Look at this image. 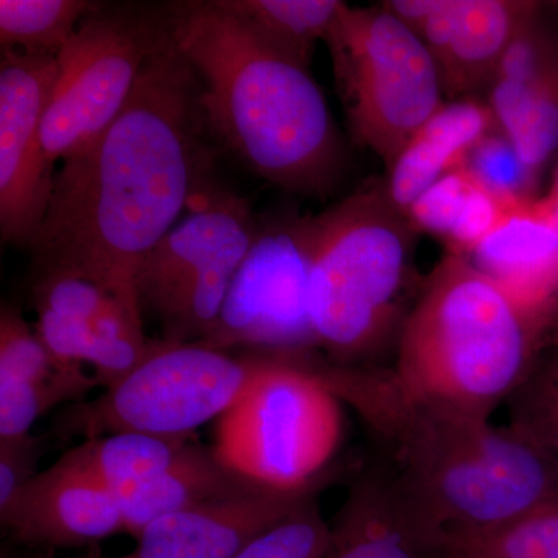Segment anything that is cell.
I'll use <instances>...</instances> for the list:
<instances>
[{
    "mask_svg": "<svg viewBox=\"0 0 558 558\" xmlns=\"http://www.w3.org/2000/svg\"><path fill=\"white\" fill-rule=\"evenodd\" d=\"M322 234V213L284 211L259 219L258 233L231 282L205 347L306 351L317 347L307 312V281Z\"/></svg>",
    "mask_w": 558,
    "mask_h": 558,
    "instance_id": "cell-11",
    "label": "cell"
},
{
    "mask_svg": "<svg viewBox=\"0 0 558 558\" xmlns=\"http://www.w3.org/2000/svg\"><path fill=\"white\" fill-rule=\"evenodd\" d=\"M3 532L28 550L97 548L124 532L119 501L62 454L0 509Z\"/></svg>",
    "mask_w": 558,
    "mask_h": 558,
    "instance_id": "cell-14",
    "label": "cell"
},
{
    "mask_svg": "<svg viewBox=\"0 0 558 558\" xmlns=\"http://www.w3.org/2000/svg\"><path fill=\"white\" fill-rule=\"evenodd\" d=\"M553 323H556V326L558 329V303H557L556 312H554Z\"/></svg>",
    "mask_w": 558,
    "mask_h": 558,
    "instance_id": "cell-36",
    "label": "cell"
},
{
    "mask_svg": "<svg viewBox=\"0 0 558 558\" xmlns=\"http://www.w3.org/2000/svg\"><path fill=\"white\" fill-rule=\"evenodd\" d=\"M315 492L264 490L161 517L135 537V548L108 558H234Z\"/></svg>",
    "mask_w": 558,
    "mask_h": 558,
    "instance_id": "cell-16",
    "label": "cell"
},
{
    "mask_svg": "<svg viewBox=\"0 0 558 558\" xmlns=\"http://www.w3.org/2000/svg\"><path fill=\"white\" fill-rule=\"evenodd\" d=\"M311 366L359 414L400 494L442 531L499 526L558 497L556 465L509 427L425 402L391 369Z\"/></svg>",
    "mask_w": 558,
    "mask_h": 558,
    "instance_id": "cell-2",
    "label": "cell"
},
{
    "mask_svg": "<svg viewBox=\"0 0 558 558\" xmlns=\"http://www.w3.org/2000/svg\"><path fill=\"white\" fill-rule=\"evenodd\" d=\"M349 130L387 172L446 102L427 47L380 5L341 3L325 39Z\"/></svg>",
    "mask_w": 558,
    "mask_h": 558,
    "instance_id": "cell-8",
    "label": "cell"
},
{
    "mask_svg": "<svg viewBox=\"0 0 558 558\" xmlns=\"http://www.w3.org/2000/svg\"><path fill=\"white\" fill-rule=\"evenodd\" d=\"M529 172L539 180L558 153V47L508 137Z\"/></svg>",
    "mask_w": 558,
    "mask_h": 558,
    "instance_id": "cell-28",
    "label": "cell"
},
{
    "mask_svg": "<svg viewBox=\"0 0 558 558\" xmlns=\"http://www.w3.org/2000/svg\"><path fill=\"white\" fill-rule=\"evenodd\" d=\"M542 9L532 0H435L417 36L435 62L446 101L487 92L510 43Z\"/></svg>",
    "mask_w": 558,
    "mask_h": 558,
    "instance_id": "cell-15",
    "label": "cell"
},
{
    "mask_svg": "<svg viewBox=\"0 0 558 558\" xmlns=\"http://www.w3.org/2000/svg\"><path fill=\"white\" fill-rule=\"evenodd\" d=\"M274 351L231 354L202 343L165 341L100 396L70 403L51 436L89 440L116 433L191 438L222 417L270 365Z\"/></svg>",
    "mask_w": 558,
    "mask_h": 558,
    "instance_id": "cell-7",
    "label": "cell"
},
{
    "mask_svg": "<svg viewBox=\"0 0 558 558\" xmlns=\"http://www.w3.org/2000/svg\"><path fill=\"white\" fill-rule=\"evenodd\" d=\"M330 524L312 498L260 534L234 558H325Z\"/></svg>",
    "mask_w": 558,
    "mask_h": 558,
    "instance_id": "cell-29",
    "label": "cell"
},
{
    "mask_svg": "<svg viewBox=\"0 0 558 558\" xmlns=\"http://www.w3.org/2000/svg\"><path fill=\"white\" fill-rule=\"evenodd\" d=\"M508 403L509 428L558 469V354L537 360Z\"/></svg>",
    "mask_w": 558,
    "mask_h": 558,
    "instance_id": "cell-27",
    "label": "cell"
},
{
    "mask_svg": "<svg viewBox=\"0 0 558 558\" xmlns=\"http://www.w3.org/2000/svg\"><path fill=\"white\" fill-rule=\"evenodd\" d=\"M191 438H161L145 433H116L83 440L64 457L100 481L113 495L157 478L174 464Z\"/></svg>",
    "mask_w": 558,
    "mask_h": 558,
    "instance_id": "cell-21",
    "label": "cell"
},
{
    "mask_svg": "<svg viewBox=\"0 0 558 558\" xmlns=\"http://www.w3.org/2000/svg\"><path fill=\"white\" fill-rule=\"evenodd\" d=\"M0 379L64 389L78 402L86 400L90 389L100 387L83 366L54 359L36 329L5 303L0 310Z\"/></svg>",
    "mask_w": 558,
    "mask_h": 558,
    "instance_id": "cell-26",
    "label": "cell"
},
{
    "mask_svg": "<svg viewBox=\"0 0 558 558\" xmlns=\"http://www.w3.org/2000/svg\"><path fill=\"white\" fill-rule=\"evenodd\" d=\"M480 185V180L465 168L440 179L410 208L409 219L414 230L435 234L446 242Z\"/></svg>",
    "mask_w": 558,
    "mask_h": 558,
    "instance_id": "cell-31",
    "label": "cell"
},
{
    "mask_svg": "<svg viewBox=\"0 0 558 558\" xmlns=\"http://www.w3.org/2000/svg\"><path fill=\"white\" fill-rule=\"evenodd\" d=\"M549 325L449 253L422 282L391 371L416 398L488 421L534 368Z\"/></svg>",
    "mask_w": 558,
    "mask_h": 558,
    "instance_id": "cell-4",
    "label": "cell"
},
{
    "mask_svg": "<svg viewBox=\"0 0 558 558\" xmlns=\"http://www.w3.org/2000/svg\"><path fill=\"white\" fill-rule=\"evenodd\" d=\"M189 208L135 274L140 310L159 319L171 343H201L213 332L259 227L247 201L216 186Z\"/></svg>",
    "mask_w": 558,
    "mask_h": 558,
    "instance_id": "cell-9",
    "label": "cell"
},
{
    "mask_svg": "<svg viewBox=\"0 0 558 558\" xmlns=\"http://www.w3.org/2000/svg\"><path fill=\"white\" fill-rule=\"evenodd\" d=\"M543 11L545 3L510 43L488 86V108L506 137L519 123L529 94L556 54L558 31L545 21Z\"/></svg>",
    "mask_w": 558,
    "mask_h": 558,
    "instance_id": "cell-23",
    "label": "cell"
},
{
    "mask_svg": "<svg viewBox=\"0 0 558 558\" xmlns=\"http://www.w3.org/2000/svg\"><path fill=\"white\" fill-rule=\"evenodd\" d=\"M446 558H558V497L483 531H444Z\"/></svg>",
    "mask_w": 558,
    "mask_h": 558,
    "instance_id": "cell-24",
    "label": "cell"
},
{
    "mask_svg": "<svg viewBox=\"0 0 558 558\" xmlns=\"http://www.w3.org/2000/svg\"><path fill=\"white\" fill-rule=\"evenodd\" d=\"M196 72L208 128L278 189L325 199L339 186L347 149L310 69L260 40L218 0L161 9Z\"/></svg>",
    "mask_w": 558,
    "mask_h": 558,
    "instance_id": "cell-3",
    "label": "cell"
},
{
    "mask_svg": "<svg viewBox=\"0 0 558 558\" xmlns=\"http://www.w3.org/2000/svg\"><path fill=\"white\" fill-rule=\"evenodd\" d=\"M462 168L472 172L488 191L506 199H537L538 180L524 167L512 142L499 131L481 138Z\"/></svg>",
    "mask_w": 558,
    "mask_h": 558,
    "instance_id": "cell-30",
    "label": "cell"
},
{
    "mask_svg": "<svg viewBox=\"0 0 558 558\" xmlns=\"http://www.w3.org/2000/svg\"><path fill=\"white\" fill-rule=\"evenodd\" d=\"M537 208L539 215L543 216L550 226L558 231V168L554 174L553 185L546 196L538 197Z\"/></svg>",
    "mask_w": 558,
    "mask_h": 558,
    "instance_id": "cell-33",
    "label": "cell"
},
{
    "mask_svg": "<svg viewBox=\"0 0 558 558\" xmlns=\"http://www.w3.org/2000/svg\"><path fill=\"white\" fill-rule=\"evenodd\" d=\"M537 199L469 259L521 306L553 323L558 303V231L539 215Z\"/></svg>",
    "mask_w": 558,
    "mask_h": 558,
    "instance_id": "cell-19",
    "label": "cell"
},
{
    "mask_svg": "<svg viewBox=\"0 0 558 558\" xmlns=\"http://www.w3.org/2000/svg\"><path fill=\"white\" fill-rule=\"evenodd\" d=\"M35 329L54 359L94 366L98 385L123 379L163 340L143 329L138 296L69 270H36L32 288Z\"/></svg>",
    "mask_w": 558,
    "mask_h": 558,
    "instance_id": "cell-12",
    "label": "cell"
},
{
    "mask_svg": "<svg viewBox=\"0 0 558 558\" xmlns=\"http://www.w3.org/2000/svg\"><path fill=\"white\" fill-rule=\"evenodd\" d=\"M101 7L87 0H0L2 51L57 58Z\"/></svg>",
    "mask_w": 558,
    "mask_h": 558,
    "instance_id": "cell-25",
    "label": "cell"
},
{
    "mask_svg": "<svg viewBox=\"0 0 558 558\" xmlns=\"http://www.w3.org/2000/svg\"><path fill=\"white\" fill-rule=\"evenodd\" d=\"M341 405L306 351H274L266 371L219 417L213 449L260 486L318 490L343 439Z\"/></svg>",
    "mask_w": 558,
    "mask_h": 558,
    "instance_id": "cell-6",
    "label": "cell"
},
{
    "mask_svg": "<svg viewBox=\"0 0 558 558\" xmlns=\"http://www.w3.org/2000/svg\"><path fill=\"white\" fill-rule=\"evenodd\" d=\"M46 444V438L32 433L22 438L0 440V509L38 475Z\"/></svg>",
    "mask_w": 558,
    "mask_h": 558,
    "instance_id": "cell-32",
    "label": "cell"
},
{
    "mask_svg": "<svg viewBox=\"0 0 558 558\" xmlns=\"http://www.w3.org/2000/svg\"><path fill=\"white\" fill-rule=\"evenodd\" d=\"M417 231L373 182L322 213L307 312L317 347L340 366H379L398 347Z\"/></svg>",
    "mask_w": 558,
    "mask_h": 558,
    "instance_id": "cell-5",
    "label": "cell"
},
{
    "mask_svg": "<svg viewBox=\"0 0 558 558\" xmlns=\"http://www.w3.org/2000/svg\"><path fill=\"white\" fill-rule=\"evenodd\" d=\"M545 7H546V9L557 11V13H558V2L545 3Z\"/></svg>",
    "mask_w": 558,
    "mask_h": 558,
    "instance_id": "cell-35",
    "label": "cell"
},
{
    "mask_svg": "<svg viewBox=\"0 0 558 558\" xmlns=\"http://www.w3.org/2000/svg\"><path fill=\"white\" fill-rule=\"evenodd\" d=\"M260 40L310 69L315 46L325 40L340 10L339 0H218Z\"/></svg>",
    "mask_w": 558,
    "mask_h": 558,
    "instance_id": "cell-22",
    "label": "cell"
},
{
    "mask_svg": "<svg viewBox=\"0 0 558 558\" xmlns=\"http://www.w3.org/2000/svg\"><path fill=\"white\" fill-rule=\"evenodd\" d=\"M442 532L411 506L377 461L349 487L330 523L325 558H446Z\"/></svg>",
    "mask_w": 558,
    "mask_h": 558,
    "instance_id": "cell-17",
    "label": "cell"
},
{
    "mask_svg": "<svg viewBox=\"0 0 558 558\" xmlns=\"http://www.w3.org/2000/svg\"><path fill=\"white\" fill-rule=\"evenodd\" d=\"M498 131L487 102L478 98L446 101L413 135L388 171V196L409 216L414 202L450 172L464 167L470 150Z\"/></svg>",
    "mask_w": 558,
    "mask_h": 558,
    "instance_id": "cell-18",
    "label": "cell"
},
{
    "mask_svg": "<svg viewBox=\"0 0 558 558\" xmlns=\"http://www.w3.org/2000/svg\"><path fill=\"white\" fill-rule=\"evenodd\" d=\"M161 27L160 9L101 7L84 20L57 57L43 126L51 165L86 148L119 117Z\"/></svg>",
    "mask_w": 558,
    "mask_h": 558,
    "instance_id": "cell-10",
    "label": "cell"
},
{
    "mask_svg": "<svg viewBox=\"0 0 558 558\" xmlns=\"http://www.w3.org/2000/svg\"><path fill=\"white\" fill-rule=\"evenodd\" d=\"M274 490L229 468L213 447L191 440L167 472L116 494L124 534L137 537L153 521L208 502ZM279 492V490H278Z\"/></svg>",
    "mask_w": 558,
    "mask_h": 558,
    "instance_id": "cell-20",
    "label": "cell"
},
{
    "mask_svg": "<svg viewBox=\"0 0 558 558\" xmlns=\"http://www.w3.org/2000/svg\"><path fill=\"white\" fill-rule=\"evenodd\" d=\"M54 57L3 50L0 60V231L32 247L53 193L43 126L57 80Z\"/></svg>",
    "mask_w": 558,
    "mask_h": 558,
    "instance_id": "cell-13",
    "label": "cell"
},
{
    "mask_svg": "<svg viewBox=\"0 0 558 558\" xmlns=\"http://www.w3.org/2000/svg\"><path fill=\"white\" fill-rule=\"evenodd\" d=\"M201 95L163 21L119 117L54 175L35 271H76L137 295L140 263L207 186Z\"/></svg>",
    "mask_w": 558,
    "mask_h": 558,
    "instance_id": "cell-1",
    "label": "cell"
},
{
    "mask_svg": "<svg viewBox=\"0 0 558 558\" xmlns=\"http://www.w3.org/2000/svg\"><path fill=\"white\" fill-rule=\"evenodd\" d=\"M2 558H61L54 556V553L51 550H35V553L31 554H20V553H3ZM69 558H108L102 557L100 550L98 548L89 549V553L83 557H69Z\"/></svg>",
    "mask_w": 558,
    "mask_h": 558,
    "instance_id": "cell-34",
    "label": "cell"
}]
</instances>
